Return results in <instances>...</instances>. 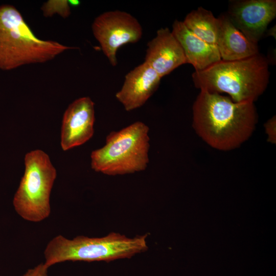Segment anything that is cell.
<instances>
[{"label":"cell","mask_w":276,"mask_h":276,"mask_svg":"<svg viewBox=\"0 0 276 276\" xmlns=\"http://www.w3.org/2000/svg\"><path fill=\"white\" fill-rule=\"evenodd\" d=\"M192 127L209 146L220 151L238 148L252 134L258 113L252 102L200 90L192 107Z\"/></svg>","instance_id":"1"},{"label":"cell","mask_w":276,"mask_h":276,"mask_svg":"<svg viewBox=\"0 0 276 276\" xmlns=\"http://www.w3.org/2000/svg\"><path fill=\"white\" fill-rule=\"evenodd\" d=\"M269 62L260 53L234 61H219L192 75L195 87L227 94L236 102L254 103L269 82Z\"/></svg>","instance_id":"2"},{"label":"cell","mask_w":276,"mask_h":276,"mask_svg":"<svg viewBox=\"0 0 276 276\" xmlns=\"http://www.w3.org/2000/svg\"><path fill=\"white\" fill-rule=\"evenodd\" d=\"M148 234L129 238L111 232L102 237L79 236L70 239L59 235L47 245L44 264L48 268L66 261H106L130 258L148 249Z\"/></svg>","instance_id":"3"},{"label":"cell","mask_w":276,"mask_h":276,"mask_svg":"<svg viewBox=\"0 0 276 276\" xmlns=\"http://www.w3.org/2000/svg\"><path fill=\"white\" fill-rule=\"evenodd\" d=\"M77 48L38 38L15 6L0 5V70L44 63L66 50Z\"/></svg>","instance_id":"4"},{"label":"cell","mask_w":276,"mask_h":276,"mask_svg":"<svg viewBox=\"0 0 276 276\" xmlns=\"http://www.w3.org/2000/svg\"><path fill=\"white\" fill-rule=\"evenodd\" d=\"M149 130L146 124L137 121L110 132L106 136L105 145L91 152V168L108 175L145 170L149 163Z\"/></svg>","instance_id":"5"},{"label":"cell","mask_w":276,"mask_h":276,"mask_svg":"<svg viewBox=\"0 0 276 276\" xmlns=\"http://www.w3.org/2000/svg\"><path fill=\"white\" fill-rule=\"evenodd\" d=\"M25 169L13 204L24 220L39 222L51 213L50 195L56 177V170L49 155L41 150L27 153Z\"/></svg>","instance_id":"6"},{"label":"cell","mask_w":276,"mask_h":276,"mask_svg":"<svg viewBox=\"0 0 276 276\" xmlns=\"http://www.w3.org/2000/svg\"><path fill=\"white\" fill-rule=\"evenodd\" d=\"M91 29L102 50L113 66L117 52L122 46L138 42L143 36L142 26L130 13L118 10L105 12L94 20Z\"/></svg>","instance_id":"7"},{"label":"cell","mask_w":276,"mask_h":276,"mask_svg":"<svg viewBox=\"0 0 276 276\" xmlns=\"http://www.w3.org/2000/svg\"><path fill=\"white\" fill-rule=\"evenodd\" d=\"M226 14L248 40L258 44L276 16V1H231Z\"/></svg>","instance_id":"8"},{"label":"cell","mask_w":276,"mask_h":276,"mask_svg":"<svg viewBox=\"0 0 276 276\" xmlns=\"http://www.w3.org/2000/svg\"><path fill=\"white\" fill-rule=\"evenodd\" d=\"M95 104L88 97L75 100L63 116L61 146L66 151L88 141L94 132Z\"/></svg>","instance_id":"9"},{"label":"cell","mask_w":276,"mask_h":276,"mask_svg":"<svg viewBox=\"0 0 276 276\" xmlns=\"http://www.w3.org/2000/svg\"><path fill=\"white\" fill-rule=\"evenodd\" d=\"M161 78L149 65L144 62L126 74L116 97L126 111L138 108L157 90Z\"/></svg>","instance_id":"10"},{"label":"cell","mask_w":276,"mask_h":276,"mask_svg":"<svg viewBox=\"0 0 276 276\" xmlns=\"http://www.w3.org/2000/svg\"><path fill=\"white\" fill-rule=\"evenodd\" d=\"M145 61L162 78L187 63L183 50L168 28H162L147 43Z\"/></svg>","instance_id":"11"},{"label":"cell","mask_w":276,"mask_h":276,"mask_svg":"<svg viewBox=\"0 0 276 276\" xmlns=\"http://www.w3.org/2000/svg\"><path fill=\"white\" fill-rule=\"evenodd\" d=\"M179 42L187 63L201 71L221 60L217 45L207 43L191 32L183 22L175 20L171 31Z\"/></svg>","instance_id":"12"},{"label":"cell","mask_w":276,"mask_h":276,"mask_svg":"<svg viewBox=\"0 0 276 276\" xmlns=\"http://www.w3.org/2000/svg\"><path fill=\"white\" fill-rule=\"evenodd\" d=\"M218 18L220 25L216 45L222 60H238L259 53L258 44L248 40L226 14Z\"/></svg>","instance_id":"13"},{"label":"cell","mask_w":276,"mask_h":276,"mask_svg":"<svg viewBox=\"0 0 276 276\" xmlns=\"http://www.w3.org/2000/svg\"><path fill=\"white\" fill-rule=\"evenodd\" d=\"M182 22L197 37L208 43L216 45L220 21L211 11L198 7L189 13Z\"/></svg>","instance_id":"14"},{"label":"cell","mask_w":276,"mask_h":276,"mask_svg":"<svg viewBox=\"0 0 276 276\" xmlns=\"http://www.w3.org/2000/svg\"><path fill=\"white\" fill-rule=\"evenodd\" d=\"M70 6L69 1L50 0L43 4L41 9L45 17H51L57 13L65 18L71 14Z\"/></svg>","instance_id":"15"},{"label":"cell","mask_w":276,"mask_h":276,"mask_svg":"<svg viewBox=\"0 0 276 276\" xmlns=\"http://www.w3.org/2000/svg\"><path fill=\"white\" fill-rule=\"evenodd\" d=\"M265 133L267 136V141L271 144L276 142V118L273 116L264 124Z\"/></svg>","instance_id":"16"},{"label":"cell","mask_w":276,"mask_h":276,"mask_svg":"<svg viewBox=\"0 0 276 276\" xmlns=\"http://www.w3.org/2000/svg\"><path fill=\"white\" fill-rule=\"evenodd\" d=\"M48 269L43 263L29 269L22 276H48Z\"/></svg>","instance_id":"17"},{"label":"cell","mask_w":276,"mask_h":276,"mask_svg":"<svg viewBox=\"0 0 276 276\" xmlns=\"http://www.w3.org/2000/svg\"><path fill=\"white\" fill-rule=\"evenodd\" d=\"M275 26H274L268 31V35L274 37V38H275Z\"/></svg>","instance_id":"18"},{"label":"cell","mask_w":276,"mask_h":276,"mask_svg":"<svg viewBox=\"0 0 276 276\" xmlns=\"http://www.w3.org/2000/svg\"><path fill=\"white\" fill-rule=\"evenodd\" d=\"M70 5H72L73 6H77L79 4L80 2L78 1H69Z\"/></svg>","instance_id":"19"}]
</instances>
